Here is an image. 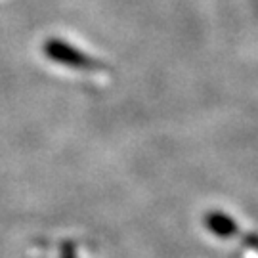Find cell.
Here are the masks:
<instances>
[{
	"label": "cell",
	"mask_w": 258,
	"mask_h": 258,
	"mask_svg": "<svg viewBox=\"0 0 258 258\" xmlns=\"http://www.w3.org/2000/svg\"><path fill=\"white\" fill-rule=\"evenodd\" d=\"M205 224L211 228L212 233H216V235H220V237H230V235H233V233L237 231L235 222L231 220L230 216L220 214V212H212V214H209V216L205 218Z\"/></svg>",
	"instance_id": "6da1fadb"
},
{
	"label": "cell",
	"mask_w": 258,
	"mask_h": 258,
	"mask_svg": "<svg viewBox=\"0 0 258 258\" xmlns=\"http://www.w3.org/2000/svg\"><path fill=\"white\" fill-rule=\"evenodd\" d=\"M61 258H75V249L71 243H65L61 249Z\"/></svg>",
	"instance_id": "7a4b0ae2"
}]
</instances>
